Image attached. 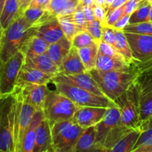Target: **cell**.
Here are the masks:
<instances>
[{"mask_svg":"<svg viewBox=\"0 0 152 152\" xmlns=\"http://www.w3.org/2000/svg\"><path fill=\"white\" fill-rule=\"evenodd\" d=\"M102 40L114 47L116 40V29L110 26L102 27Z\"/></svg>","mask_w":152,"mask_h":152,"instance_id":"cell-40","label":"cell"},{"mask_svg":"<svg viewBox=\"0 0 152 152\" xmlns=\"http://www.w3.org/2000/svg\"><path fill=\"white\" fill-rule=\"evenodd\" d=\"M96 69L102 71H132L135 69L134 64H129L123 57L109 56L98 52Z\"/></svg>","mask_w":152,"mask_h":152,"instance_id":"cell-16","label":"cell"},{"mask_svg":"<svg viewBox=\"0 0 152 152\" xmlns=\"http://www.w3.org/2000/svg\"><path fill=\"white\" fill-rule=\"evenodd\" d=\"M79 107L58 91H50L44 107V115L50 126L72 119Z\"/></svg>","mask_w":152,"mask_h":152,"instance_id":"cell-7","label":"cell"},{"mask_svg":"<svg viewBox=\"0 0 152 152\" xmlns=\"http://www.w3.org/2000/svg\"><path fill=\"white\" fill-rule=\"evenodd\" d=\"M53 76L45 74L39 70L24 63L18 75L16 86L25 84H46L52 82Z\"/></svg>","mask_w":152,"mask_h":152,"instance_id":"cell-15","label":"cell"},{"mask_svg":"<svg viewBox=\"0 0 152 152\" xmlns=\"http://www.w3.org/2000/svg\"><path fill=\"white\" fill-rule=\"evenodd\" d=\"M22 15L34 28L57 18L50 10H45L37 7H28L22 13Z\"/></svg>","mask_w":152,"mask_h":152,"instance_id":"cell-26","label":"cell"},{"mask_svg":"<svg viewBox=\"0 0 152 152\" xmlns=\"http://www.w3.org/2000/svg\"><path fill=\"white\" fill-rule=\"evenodd\" d=\"M96 141L107 150H110L121 138L133 131L121 123L119 107L108 108L103 119L95 126Z\"/></svg>","mask_w":152,"mask_h":152,"instance_id":"cell-5","label":"cell"},{"mask_svg":"<svg viewBox=\"0 0 152 152\" xmlns=\"http://www.w3.org/2000/svg\"><path fill=\"white\" fill-rule=\"evenodd\" d=\"M132 152H152V144L138 147V148L134 149Z\"/></svg>","mask_w":152,"mask_h":152,"instance_id":"cell-48","label":"cell"},{"mask_svg":"<svg viewBox=\"0 0 152 152\" xmlns=\"http://www.w3.org/2000/svg\"><path fill=\"white\" fill-rule=\"evenodd\" d=\"M25 62V56L22 51L0 62V95L7 96L13 94L16 88L18 75Z\"/></svg>","mask_w":152,"mask_h":152,"instance_id":"cell-10","label":"cell"},{"mask_svg":"<svg viewBox=\"0 0 152 152\" xmlns=\"http://www.w3.org/2000/svg\"><path fill=\"white\" fill-rule=\"evenodd\" d=\"M99 43H96L93 45L77 49L82 62L84 64L88 71L96 68L98 52H99Z\"/></svg>","mask_w":152,"mask_h":152,"instance_id":"cell-29","label":"cell"},{"mask_svg":"<svg viewBox=\"0 0 152 152\" xmlns=\"http://www.w3.org/2000/svg\"><path fill=\"white\" fill-rule=\"evenodd\" d=\"M80 0H51L50 10L57 17L74 13Z\"/></svg>","mask_w":152,"mask_h":152,"instance_id":"cell-30","label":"cell"},{"mask_svg":"<svg viewBox=\"0 0 152 152\" xmlns=\"http://www.w3.org/2000/svg\"><path fill=\"white\" fill-rule=\"evenodd\" d=\"M105 1H106V0H94V4L104 7V6H105Z\"/></svg>","mask_w":152,"mask_h":152,"instance_id":"cell-51","label":"cell"},{"mask_svg":"<svg viewBox=\"0 0 152 152\" xmlns=\"http://www.w3.org/2000/svg\"><path fill=\"white\" fill-rule=\"evenodd\" d=\"M149 22H152V3H151V10H150V14H149Z\"/></svg>","mask_w":152,"mask_h":152,"instance_id":"cell-54","label":"cell"},{"mask_svg":"<svg viewBox=\"0 0 152 152\" xmlns=\"http://www.w3.org/2000/svg\"><path fill=\"white\" fill-rule=\"evenodd\" d=\"M152 144V120L147 124L145 126V130L142 132L136 145L135 148L138 147L142 146V145H148Z\"/></svg>","mask_w":152,"mask_h":152,"instance_id":"cell-37","label":"cell"},{"mask_svg":"<svg viewBox=\"0 0 152 152\" xmlns=\"http://www.w3.org/2000/svg\"><path fill=\"white\" fill-rule=\"evenodd\" d=\"M129 19H130V16L129 15H123L119 19V20L113 25L112 28H114V29L123 31L125 27H126L129 25Z\"/></svg>","mask_w":152,"mask_h":152,"instance_id":"cell-44","label":"cell"},{"mask_svg":"<svg viewBox=\"0 0 152 152\" xmlns=\"http://www.w3.org/2000/svg\"><path fill=\"white\" fill-rule=\"evenodd\" d=\"M142 0H129L124 4V11L123 15H131L137 10Z\"/></svg>","mask_w":152,"mask_h":152,"instance_id":"cell-43","label":"cell"},{"mask_svg":"<svg viewBox=\"0 0 152 152\" xmlns=\"http://www.w3.org/2000/svg\"><path fill=\"white\" fill-rule=\"evenodd\" d=\"M108 108L94 106L79 107L73 120L80 127L86 129L99 123L103 119Z\"/></svg>","mask_w":152,"mask_h":152,"instance_id":"cell-14","label":"cell"},{"mask_svg":"<svg viewBox=\"0 0 152 152\" xmlns=\"http://www.w3.org/2000/svg\"><path fill=\"white\" fill-rule=\"evenodd\" d=\"M99 53L102 54L107 55L109 56H116V57H123L117 49L111 45L101 40L99 45Z\"/></svg>","mask_w":152,"mask_h":152,"instance_id":"cell-39","label":"cell"},{"mask_svg":"<svg viewBox=\"0 0 152 152\" xmlns=\"http://www.w3.org/2000/svg\"><path fill=\"white\" fill-rule=\"evenodd\" d=\"M134 62H145L152 58V36L125 33Z\"/></svg>","mask_w":152,"mask_h":152,"instance_id":"cell-11","label":"cell"},{"mask_svg":"<svg viewBox=\"0 0 152 152\" xmlns=\"http://www.w3.org/2000/svg\"><path fill=\"white\" fill-rule=\"evenodd\" d=\"M22 93L16 87L12 94L1 96L0 150L15 152V139L19 128V113L22 108Z\"/></svg>","mask_w":152,"mask_h":152,"instance_id":"cell-1","label":"cell"},{"mask_svg":"<svg viewBox=\"0 0 152 152\" xmlns=\"http://www.w3.org/2000/svg\"><path fill=\"white\" fill-rule=\"evenodd\" d=\"M33 27L23 15L10 24L6 29L1 30L0 61L6 62L20 51L27 39L34 33Z\"/></svg>","mask_w":152,"mask_h":152,"instance_id":"cell-2","label":"cell"},{"mask_svg":"<svg viewBox=\"0 0 152 152\" xmlns=\"http://www.w3.org/2000/svg\"><path fill=\"white\" fill-rule=\"evenodd\" d=\"M83 11L86 16L87 22L95 20L93 6H84L83 5Z\"/></svg>","mask_w":152,"mask_h":152,"instance_id":"cell-46","label":"cell"},{"mask_svg":"<svg viewBox=\"0 0 152 152\" xmlns=\"http://www.w3.org/2000/svg\"><path fill=\"white\" fill-rule=\"evenodd\" d=\"M115 103L120 108L122 124L132 130H141L142 132L139 99L133 84L116 99Z\"/></svg>","mask_w":152,"mask_h":152,"instance_id":"cell-9","label":"cell"},{"mask_svg":"<svg viewBox=\"0 0 152 152\" xmlns=\"http://www.w3.org/2000/svg\"><path fill=\"white\" fill-rule=\"evenodd\" d=\"M36 112H37V110L35 108H34L30 104L25 102L24 100L22 101V108L19 113V128H18L17 134L15 139V152L18 151L19 145L32 122Z\"/></svg>","mask_w":152,"mask_h":152,"instance_id":"cell-19","label":"cell"},{"mask_svg":"<svg viewBox=\"0 0 152 152\" xmlns=\"http://www.w3.org/2000/svg\"><path fill=\"white\" fill-rule=\"evenodd\" d=\"M148 1H151V2L152 3V0H148Z\"/></svg>","mask_w":152,"mask_h":152,"instance_id":"cell-57","label":"cell"},{"mask_svg":"<svg viewBox=\"0 0 152 152\" xmlns=\"http://www.w3.org/2000/svg\"><path fill=\"white\" fill-rule=\"evenodd\" d=\"M25 63L53 77L59 73V68L47 52L34 57H25Z\"/></svg>","mask_w":152,"mask_h":152,"instance_id":"cell-22","label":"cell"},{"mask_svg":"<svg viewBox=\"0 0 152 152\" xmlns=\"http://www.w3.org/2000/svg\"><path fill=\"white\" fill-rule=\"evenodd\" d=\"M71 48H72V42L65 37L59 41L50 44L47 53L59 68L62 60L69 53Z\"/></svg>","mask_w":152,"mask_h":152,"instance_id":"cell-27","label":"cell"},{"mask_svg":"<svg viewBox=\"0 0 152 152\" xmlns=\"http://www.w3.org/2000/svg\"><path fill=\"white\" fill-rule=\"evenodd\" d=\"M128 1H129V0H115V1H114V2L110 5V7L106 10V16L108 14V13H110L111 12L114 11V10H116V9L119 8V7L124 5Z\"/></svg>","mask_w":152,"mask_h":152,"instance_id":"cell-47","label":"cell"},{"mask_svg":"<svg viewBox=\"0 0 152 152\" xmlns=\"http://www.w3.org/2000/svg\"><path fill=\"white\" fill-rule=\"evenodd\" d=\"M4 1H5V0H0V11H1V9H2V7H3V6H4Z\"/></svg>","mask_w":152,"mask_h":152,"instance_id":"cell-53","label":"cell"},{"mask_svg":"<svg viewBox=\"0 0 152 152\" xmlns=\"http://www.w3.org/2000/svg\"><path fill=\"white\" fill-rule=\"evenodd\" d=\"M102 25L99 21L95 20L87 22V25L86 26V30H87L91 35L94 38L97 42H100L102 40Z\"/></svg>","mask_w":152,"mask_h":152,"instance_id":"cell-36","label":"cell"},{"mask_svg":"<svg viewBox=\"0 0 152 152\" xmlns=\"http://www.w3.org/2000/svg\"><path fill=\"white\" fill-rule=\"evenodd\" d=\"M22 15L19 0H5L0 11V26L4 30Z\"/></svg>","mask_w":152,"mask_h":152,"instance_id":"cell-23","label":"cell"},{"mask_svg":"<svg viewBox=\"0 0 152 152\" xmlns=\"http://www.w3.org/2000/svg\"><path fill=\"white\" fill-rule=\"evenodd\" d=\"M151 120H152V117H151V119H150V120H149V121H148V123H149V122H150V121H151ZM148 123H147V124H148ZM147 124H146V125H145V126H147ZM145 127H144V129H143V131H144V130H145Z\"/></svg>","mask_w":152,"mask_h":152,"instance_id":"cell-55","label":"cell"},{"mask_svg":"<svg viewBox=\"0 0 152 152\" xmlns=\"http://www.w3.org/2000/svg\"><path fill=\"white\" fill-rule=\"evenodd\" d=\"M45 117L44 111H37L29 128L25 133L17 152H33L35 145L36 131L39 124Z\"/></svg>","mask_w":152,"mask_h":152,"instance_id":"cell-24","label":"cell"},{"mask_svg":"<svg viewBox=\"0 0 152 152\" xmlns=\"http://www.w3.org/2000/svg\"><path fill=\"white\" fill-rule=\"evenodd\" d=\"M44 152H53V151H44Z\"/></svg>","mask_w":152,"mask_h":152,"instance_id":"cell-56","label":"cell"},{"mask_svg":"<svg viewBox=\"0 0 152 152\" xmlns=\"http://www.w3.org/2000/svg\"><path fill=\"white\" fill-rule=\"evenodd\" d=\"M137 74L133 86L139 99L142 130L152 117V58L145 62H134Z\"/></svg>","mask_w":152,"mask_h":152,"instance_id":"cell-4","label":"cell"},{"mask_svg":"<svg viewBox=\"0 0 152 152\" xmlns=\"http://www.w3.org/2000/svg\"><path fill=\"white\" fill-rule=\"evenodd\" d=\"M115 1V0H106L105 1V6H104V7H105V10H107V9L108 8V7H110V5H111V4H112L114 1Z\"/></svg>","mask_w":152,"mask_h":152,"instance_id":"cell-52","label":"cell"},{"mask_svg":"<svg viewBox=\"0 0 152 152\" xmlns=\"http://www.w3.org/2000/svg\"><path fill=\"white\" fill-rule=\"evenodd\" d=\"M72 17L74 22L78 26L81 27L83 29L86 30V26L87 25V20H86L84 11H83V5L80 2L77 7V8H76L74 13H72Z\"/></svg>","mask_w":152,"mask_h":152,"instance_id":"cell-38","label":"cell"},{"mask_svg":"<svg viewBox=\"0 0 152 152\" xmlns=\"http://www.w3.org/2000/svg\"><path fill=\"white\" fill-rule=\"evenodd\" d=\"M52 81L62 82V83L73 85V86L85 89L88 91L91 92L98 96L105 97L96 82L88 71L83 73V74H74V75H65V74L59 73L57 75L53 77Z\"/></svg>","mask_w":152,"mask_h":152,"instance_id":"cell-13","label":"cell"},{"mask_svg":"<svg viewBox=\"0 0 152 152\" xmlns=\"http://www.w3.org/2000/svg\"><path fill=\"white\" fill-rule=\"evenodd\" d=\"M19 88L24 102L30 104L37 111H44L46 98L49 91L46 84H25Z\"/></svg>","mask_w":152,"mask_h":152,"instance_id":"cell-12","label":"cell"},{"mask_svg":"<svg viewBox=\"0 0 152 152\" xmlns=\"http://www.w3.org/2000/svg\"><path fill=\"white\" fill-rule=\"evenodd\" d=\"M31 1H32V0H19V1H20L22 13H23V12L29 7L30 4H31Z\"/></svg>","mask_w":152,"mask_h":152,"instance_id":"cell-49","label":"cell"},{"mask_svg":"<svg viewBox=\"0 0 152 152\" xmlns=\"http://www.w3.org/2000/svg\"><path fill=\"white\" fill-rule=\"evenodd\" d=\"M0 152H5V151H1V150H0Z\"/></svg>","mask_w":152,"mask_h":152,"instance_id":"cell-58","label":"cell"},{"mask_svg":"<svg viewBox=\"0 0 152 152\" xmlns=\"http://www.w3.org/2000/svg\"><path fill=\"white\" fill-rule=\"evenodd\" d=\"M51 129L53 152H74L76 145L84 129L72 119L55 123Z\"/></svg>","mask_w":152,"mask_h":152,"instance_id":"cell-6","label":"cell"},{"mask_svg":"<svg viewBox=\"0 0 152 152\" xmlns=\"http://www.w3.org/2000/svg\"><path fill=\"white\" fill-rule=\"evenodd\" d=\"M49 46L50 44L44 39L33 34L25 42L21 51L25 54V57H34L46 53Z\"/></svg>","mask_w":152,"mask_h":152,"instance_id":"cell-25","label":"cell"},{"mask_svg":"<svg viewBox=\"0 0 152 152\" xmlns=\"http://www.w3.org/2000/svg\"><path fill=\"white\" fill-rule=\"evenodd\" d=\"M51 129L45 117L39 124L36 131L35 145L33 152H44L51 151Z\"/></svg>","mask_w":152,"mask_h":152,"instance_id":"cell-21","label":"cell"},{"mask_svg":"<svg viewBox=\"0 0 152 152\" xmlns=\"http://www.w3.org/2000/svg\"><path fill=\"white\" fill-rule=\"evenodd\" d=\"M123 31L124 33L152 36V22H145L137 24H129Z\"/></svg>","mask_w":152,"mask_h":152,"instance_id":"cell-35","label":"cell"},{"mask_svg":"<svg viewBox=\"0 0 152 152\" xmlns=\"http://www.w3.org/2000/svg\"><path fill=\"white\" fill-rule=\"evenodd\" d=\"M51 0H32L29 7H37L45 10H50Z\"/></svg>","mask_w":152,"mask_h":152,"instance_id":"cell-45","label":"cell"},{"mask_svg":"<svg viewBox=\"0 0 152 152\" xmlns=\"http://www.w3.org/2000/svg\"><path fill=\"white\" fill-rule=\"evenodd\" d=\"M142 131L133 130L125 135L108 152H132L140 136Z\"/></svg>","mask_w":152,"mask_h":152,"instance_id":"cell-28","label":"cell"},{"mask_svg":"<svg viewBox=\"0 0 152 152\" xmlns=\"http://www.w3.org/2000/svg\"><path fill=\"white\" fill-rule=\"evenodd\" d=\"M114 48L126 59V62H129V64L134 63V59L132 56L129 43L123 31L116 29V40Z\"/></svg>","mask_w":152,"mask_h":152,"instance_id":"cell-31","label":"cell"},{"mask_svg":"<svg viewBox=\"0 0 152 152\" xmlns=\"http://www.w3.org/2000/svg\"><path fill=\"white\" fill-rule=\"evenodd\" d=\"M87 69L79 55L78 50L73 47L65 56L59 67V73L65 75H74L87 72Z\"/></svg>","mask_w":152,"mask_h":152,"instance_id":"cell-18","label":"cell"},{"mask_svg":"<svg viewBox=\"0 0 152 152\" xmlns=\"http://www.w3.org/2000/svg\"><path fill=\"white\" fill-rule=\"evenodd\" d=\"M123 11H124V5H123L122 7H119V8L114 10V11L108 13L106 16L105 26L112 27L119 20V19L123 16Z\"/></svg>","mask_w":152,"mask_h":152,"instance_id":"cell-41","label":"cell"},{"mask_svg":"<svg viewBox=\"0 0 152 152\" xmlns=\"http://www.w3.org/2000/svg\"><path fill=\"white\" fill-rule=\"evenodd\" d=\"M93 9L95 19L99 21L102 23V26L104 27L105 25V19H106V10L105 7L100 5L94 4Z\"/></svg>","mask_w":152,"mask_h":152,"instance_id":"cell-42","label":"cell"},{"mask_svg":"<svg viewBox=\"0 0 152 152\" xmlns=\"http://www.w3.org/2000/svg\"><path fill=\"white\" fill-rule=\"evenodd\" d=\"M80 3L84 6H93L94 0H80Z\"/></svg>","mask_w":152,"mask_h":152,"instance_id":"cell-50","label":"cell"},{"mask_svg":"<svg viewBox=\"0 0 152 152\" xmlns=\"http://www.w3.org/2000/svg\"><path fill=\"white\" fill-rule=\"evenodd\" d=\"M52 83L55 85L56 91L69 98L78 107H118L117 104L111 99L98 96L77 86L59 81H52Z\"/></svg>","mask_w":152,"mask_h":152,"instance_id":"cell-8","label":"cell"},{"mask_svg":"<svg viewBox=\"0 0 152 152\" xmlns=\"http://www.w3.org/2000/svg\"><path fill=\"white\" fill-rule=\"evenodd\" d=\"M99 86L105 97L115 102L134 83L137 69L132 71H102L94 69L88 71Z\"/></svg>","mask_w":152,"mask_h":152,"instance_id":"cell-3","label":"cell"},{"mask_svg":"<svg viewBox=\"0 0 152 152\" xmlns=\"http://www.w3.org/2000/svg\"><path fill=\"white\" fill-rule=\"evenodd\" d=\"M34 34L44 39L50 45L56 42L65 37L58 20V17L47 23L36 27Z\"/></svg>","mask_w":152,"mask_h":152,"instance_id":"cell-17","label":"cell"},{"mask_svg":"<svg viewBox=\"0 0 152 152\" xmlns=\"http://www.w3.org/2000/svg\"><path fill=\"white\" fill-rule=\"evenodd\" d=\"M151 2L148 0H142L137 10L130 16L129 24H137L149 22V14Z\"/></svg>","mask_w":152,"mask_h":152,"instance_id":"cell-33","label":"cell"},{"mask_svg":"<svg viewBox=\"0 0 152 152\" xmlns=\"http://www.w3.org/2000/svg\"><path fill=\"white\" fill-rule=\"evenodd\" d=\"M71 42H72L73 47L76 48L77 49L88 47V46L93 45L96 43H99L94 39V38L91 35V34L87 30H83L78 33L74 37Z\"/></svg>","mask_w":152,"mask_h":152,"instance_id":"cell-34","label":"cell"},{"mask_svg":"<svg viewBox=\"0 0 152 152\" xmlns=\"http://www.w3.org/2000/svg\"><path fill=\"white\" fill-rule=\"evenodd\" d=\"M108 150L96 141L95 126L85 129L80 136L74 152H108Z\"/></svg>","mask_w":152,"mask_h":152,"instance_id":"cell-20","label":"cell"},{"mask_svg":"<svg viewBox=\"0 0 152 152\" xmlns=\"http://www.w3.org/2000/svg\"><path fill=\"white\" fill-rule=\"evenodd\" d=\"M58 20H59V24H60L61 27H62V29L63 31L64 34H65V36L71 42L72 41L74 37L78 33L85 30L83 28H81V27L78 26L74 22L72 17V14L59 16Z\"/></svg>","mask_w":152,"mask_h":152,"instance_id":"cell-32","label":"cell"}]
</instances>
